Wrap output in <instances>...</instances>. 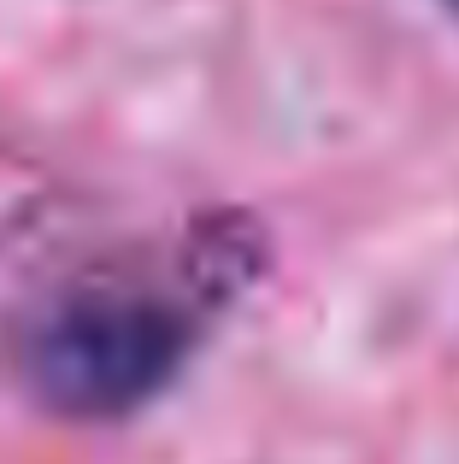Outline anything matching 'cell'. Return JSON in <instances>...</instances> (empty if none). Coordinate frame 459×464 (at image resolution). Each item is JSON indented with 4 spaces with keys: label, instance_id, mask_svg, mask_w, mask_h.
Segmentation results:
<instances>
[{
    "label": "cell",
    "instance_id": "7a4b0ae2",
    "mask_svg": "<svg viewBox=\"0 0 459 464\" xmlns=\"http://www.w3.org/2000/svg\"><path fill=\"white\" fill-rule=\"evenodd\" d=\"M442 6H448V12H454V18H459V0H442Z\"/></svg>",
    "mask_w": 459,
    "mask_h": 464
},
{
    "label": "cell",
    "instance_id": "6da1fadb",
    "mask_svg": "<svg viewBox=\"0 0 459 464\" xmlns=\"http://www.w3.org/2000/svg\"><path fill=\"white\" fill-rule=\"evenodd\" d=\"M271 236L224 206L153 253L59 276L6 329L12 388L59 423H124L195 364L207 335L265 276Z\"/></svg>",
    "mask_w": 459,
    "mask_h": 464
}]
</instances>
